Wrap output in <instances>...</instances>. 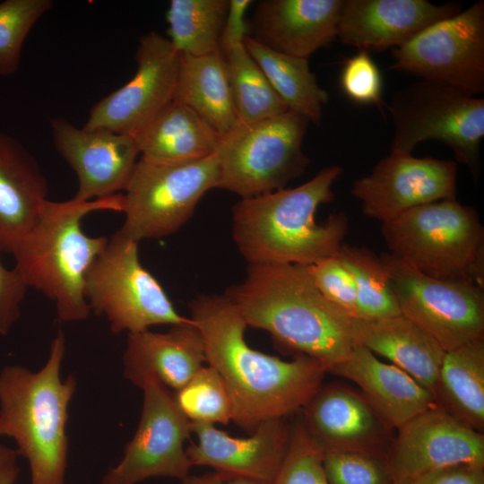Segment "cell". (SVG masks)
I'll list each match as a JSON object with an SVG mask.
<instances>
[{"instance_id":"6da1fadb","label":"cell","mask_w":484,"mask_h":484,"mask_svg":"<svg viewBox=\"0 0 484 484\" xmlns=\"http://www.w3.org/2000/svg\"><path fill=\"white\" fill-rule=\"evenodd\" d=\"M191 319L203 341L205 361L223 379L233 419L250 434L262 422L302 410L322 386L326 369L315 359L296 354L285 361L251 348L247 324L224 295L200 294L189 304Z\"/></svg>"},{"instance_id":"7a4b0ae2","label":"cell","mask_w":484,"mask_h":484,"mask_svg":"<svg viewBox=\"0 0 484 484\" xmlns=\"http://www.w3.org/2000/svg\"><path fill=\"white\" fill-rule=\"evenodd\" d=\"M223 295L247 326L264 330L284 348L315 359L326 372L355 345L351 317L320 292L307 265L250 264L244 280Z\"/></svg>"},{"instance_id":"3957f363","label":"cell","mask_w":484,"mask_h":484,"mask_svg":"<svg viewBox=\"0 0 484 484\" xmlns=\"http://www.w3.org/2000/svg\"><path fill=\"white\" fill-rule=\"evenodd\" d=\"M340 166L322 169L306 183L241 198L232 208V237L250 264L311 265L337 256L348 231L344 212L318 224L321 204L333 201V186Z\"/></svg>"},{"instance_id":"277c9868","label":"cell","mask_w":484,"mask_h":484,"mask_svg":"<svg viewBox=\"0 0 484 484\" xmlns=\"http://www.w3.org/2000/svg\"><path fill=\"white\" fill-rule=\"evenodd\" d=\"M123 194L82 202L46 200L30 229L11 247L14 268L29 288L55 302L64 322L86 320L91 313L84 296L86 274L108 238L90 237L82 229L93 212H122Z\"/></svg>"},{"instance_id":"5b68a950","label":"cell","mask_w":484,"mask_h":484,"mask_svg":"<svg viewBox=\"0 0 484 484\" xmlns=\"http://www.w3.org/2000/svg\"><path fill=\"white\" fill-rule=\"evenodd\" d=\"M65 353L61 330L38 371L5 366L0 371V436L14 439L29 462L30 484H65L68 457L66 423L76 378L62 380Z\"/></svg>"},{"instance_id":"8992f818","label":"cell","mask_w":484,"mask_h":484,"mask_svg":"<svg viewBox=\"0 0 484 484\" xmlns=\"http://www.w3.org/2000/svg\"><path fill=\"white\" fill-rule=\"evenodd\" d=\"M390 255L428 277L484 287V228L475 208L446 199L382 223Z\"/></svg>"},{"instance_id":"52a82bcc","label":"cell","mask_w":484,"mask_h":484,"mask_svg":"<svg viewBox=\"0 0 484 484\" xmlns=\"http://www.w3.org/2000/svg\"><path fill=\"white\" fill-rule=\"evenodd\" d=\"M308 124L291 110L254 124L238 121L219 137L215 152L220 168L218 188L241 198L285 188L309 164L302 150Z\"/></svg>"},{"instance_id":"ba28073f","label":"cell","mask_w":484,"mask_h":484,"mask_svg":"<svg viewBox=\"0 0 484 484\" xmlns=\"http://www.w3.org/2000/svg\"><path fill=\"white\" fill-rule=\"evenodd\" d=\"M388 109L393 124L392 152L411 153L419 143L439 141L478 181L484 137L483 98L419 80L395 91Z\"/></svg>"},{"instance_id":"9c48e42d","label":"cell","mask_w":484,"mask_h":484,"mask_svg":"<svg viewBox=\"0 0 484 484\" xmlns=\"http://www.w3.org/2000/svg\"><path fill=\"white\" fill-rule=\"evenodd\" d=\"M219 180L215 154L183 163L140 157L123 194L125 220L118 232L137 243L174 234Z\"/></svg>"},{"instance_id":"30bf717a","label":"cell","mask_w":484,"mask_h":484,"mask_svg":"<svg viewBox=\"0 0 484 484\" xmlns=\"http://www.w3.org/2000/svg\"><path fill=\"white\" fill-rule=\"evenodd\" d=\"M137 242L118 231L90 267L84 296L91 311L105 315L115 333L186 322L157 279L143 266Z\"/></svg>"},{"instance_id":"8fae6325","label":"cell","mask_w":484,"mask_h":484,"mask_svg":"<svg viewBox=\"0 0 484 484\" xmlns=\"http://www.w3.org/2000/svg\"><path fill=\"white\" fill-rule=\"evenodd\" d=\"M390 69L477 96L484 91V2L440 20L392 49Z\"/></svg>"},{"instance_id":"7c38bea8","label":"cell","mask_w":484,"mask_h":484,"mask_svg":"<svg viewBox=\"0 0 484 484\" xmlns=\"http://www.w3.org/2000/svg\"><path fill=\"white\" fill-rule=\"evenodd\" d=\"M400 312L445 351L484 338V287L424 275L390 254L380 255Z\"/></svg>"},{"instance_id":"4fadbf2b","label":"cell","mask_w":484,"mask_h":484,"mask_svg":"<svg viewBox=\"0 0 484 484\" xmlns=\"http://www.w3.org/2000/svg\"><path fill=\"white\" fill-rule=\"evenodd\" d=\"M141 389L143 403L136 431L121 461L100 484H137L154 477L182 480L193 467L185 448L191 421L177 406L174 393L155 379L147 380Z\"/></svg>"},{"instance_id":"5bb4252c","label":"cell","mask_w":484,"mask_h":484,"mask_svg":"<svg viewBox=\"0 0 484 484\" xmlns=\"http://www.w3.org/2000/svg\"><path fill=\"white\" fill-rule=\"evenodd\" d=\"M135 60L132 79L95 103L82 128L133 135L173 101L180 54L168 38L156 31L141 37Z\"/></svg>"},{"instance_id":"9a60e30c","label":"cell","mask_w":484,"mask_h":484,"mask_svg":"<svg viewBox=\"0 0 484 484\" xmlns=\"http://www.w3.org/2000/svg\"><path fill=\"white\" fill-rule=\"evenodd\" d=\"M456 177L454 161L391 151L353 182L350 193L366 216L383 223L423 204L456 199Z\"/></svg>"},{"instance_id":"2e32d148","label":"cell","mask_w":484,"mask_h":484,"mask_svg":"<svg viewBox=\"0 0 484 484\" xmlns=\"http://www.w3.org/2000/svg\"><path fill=\"white\" fill-rule=\"evenodd\" d=\"M386 457L404 480L454 464L484 465V434L435 404L397 428Z\"/></svg>"},{"instance_id":"e0dca14e","label":"cell","mask_w":484,"mask_h":484,"mask_svg":"<svg viewBox=\"0 0 484 484\" xmlns=\"http://www.w3.org/2000/svg\"><path fill=\"white\" fill-rule=\"evenodd\" d=\"M56 150L78 178L73 199L88 202L125 191L140 155L132 134L79 128L65 117L49 120Z\"/></svg>"},{"instance_id":"ac0fdd59","label":"cell","mask_w":484,"mask_h":484,"mask_svg":"<svg viewBox=\"0 0 484 484\" xmlns=\"http://www.w3.org/2000/svg\"><path fill=\"white\" fill-rule=\"evenodd\" d=\"M291 425L287 418L260 423L248 437H234L212 424L191 422L196 443L186 453L192 466L247 480L272 484L284 462L290 441Z\"/></svg>"},{"instance_id":"d6986e66","label":"cell","mask_w":484,"mask_h":484,"mask_svg":"<svg viewBox=\"0 0 484 484\" xmlns=\"http://www.w3.org/2000/svg\"><path fill=\"white\" fill-rule=\"evenodd\" d=\"M461 11V4L426 0H343L336 39L361 51L381 52Z\"/></svg>"},{"instance_id":"ffe728a7","label":"cell","mask_w":484,"mask_h":484,"mask_svg":"<svg viewBox=\"0 0 484 484\" xmlns=\"http://www.w3.org/2000/svg\"><path fill=\"white\" fill-rule=\"evenodd\" d=\"M343 0H264L249 22L251 37L281 53L307 58L336 39Z\"/></svg>"},{"instance_id":"44dd1931","label":"cell","mask_w":484,"mask_h":484,"mask_svg":"<svg viewBox=\"0 0 484 484\" xmlns=\"http://www.w3.org/2000/svg\"><path fill=\"white\" fill-rule=\"evenodd\" d=\"M205 361L201 333L189 317L165 333L149 329L128 333L123 354L124 377L142 388L155 379L175 391L185 385Z\"/></svg>"},{"instance_id":"7402d4cb","label":"cell","mask_w":484,"mask_h":484,"mask_svg":"<svg viewBox=\"0 0 484 484\" xmlns=\"http://www.w3.org/2000/svg\"><path fill=\"white\" fill-rule=\"evenodd\" d=\"M302 411L304 425L324 449L386 453L392 428L362 393L340 385L321 386Z\"/></svg>"},{"instance_id":"603a6c76","label":"cell","mask_w":484,"mask_h":484,"mask_svg":"<svg viewBox=\"0 0 484 484\" xmlns=\"http://www.w3.org/2000/svg\"><path fill=\"white\" fill-rule=\"evenodd\" d=\"M329 373L355 383L390 428L397 429L436 404L432 393L413 377L359 345Z\"/></svg>"},{"instance_id":"cb8c5ba5","label":"cell","mask_w":484,"mask_h":484,"mask_svg":"<svg viewBox=\"0 0 484 484\" xmlns=\"http://www.w3.org/2000/svg\"><path fill=\"white\" fill-rule=\"evenodd\" d=\"M351 335L355 345L386 358L433 394L445 351L408 317L351 318Z\"/></svg>"},{"instance_id":"d4e9b609","label":"cell","mask_w":484,"mask_h":484,"mask_svg":"<svg viewBox=\"0 0 484 484\" xmlns=\"http://www.w3.org/2000/svg\"><path fill=\"white\" fill-rule=\"evenodd\" d=\"M48 180L30 152L0 133V246L9 253L48 200Z\"/></svg>"},{"instance_id":"484cf974","label":"cell","mask_w":484,"mask_h":484,"mask_svg":"<svg viewBox=\"0 0 484 484\" xmlns=\"http://www.w3.org/2000/svg\"><path fill=\"white\" fill-rule=\"evenodd\" d=\"M141 157L162 163H183L216 152L219 135L189 108L172 101L133 134Z\"/></svg>"},{"instance_id":"4316f807","label":"cell","mask_w":484,"mask_h":484,"mask_svg":"<svg viewBox=\"0 0 484 484\" xmlns=\"http://www.w3.org/2000/svg\"><path fill=\"white\" fill-rule=\"evenodd\" d=\"M173 101L193 110L219 136L238 123L227 68L220 50L201 56L180 55Z\"/></svg>"},{"instance_id":"83f0119b","label":"cell","mask_w":484,"mask_h":484,"mask_svg":"<svg viewBox=\"0 0 484 484\" xmlns=\"http://www.w3.org/2000/svg\"><path fill=\"white\" fill-rule=\"evenodd\" d=\"M435 403L475 430H484V338L445 351Z\"/></svg>"},{"instance_id":"f1b7e54d","label":"cell","mask_w":484,"mask_h":484,"mask_svg":"<svg viewBox=\"0 0 484 484\" xmlns=\"http://www.w3.org/2000/svg\"><path fill=\"white\" fill-rule=\"evenodd\" d=\"M244 42L289 110L319 125L329 96L311 72L308 59L272 50L249 36Z\"/></svg>"},{"instance_id":"f546056e","label":"cell","mask_w":484,"mask_h":484,"mask_svg":"<svg viewBox=\"0 0 484 484\" xmlns=\"http://www.w3.org/2000/svg\"><path fill=\"white\" fill-rule=\"evenodd\" d=\"M220 51L224 57L239 123H257L289 110L249 54L245 42Z\"/></svg>"},{"instance_id":"4dcf8cb0","label":"cell","mask_w":484,"mask_h":484,"mask_svg":"<svg viewBox=\"0 0 484 484\" xmlns=\"http://www.w3.org/2000/svg\"><path fill=\"white\" fill-rule=\"evenodd\" d=\"M229 0H172L166 12L168 39L180 55L219 50Z\"/></svg>"},{"instance_id":"1f68e13d","label":"cell","mask_w":484,"mask_h":484,"mask_svg":"<svg viewBox=\"0 0 484 484\" xmlns=\"http://www.w3.org/2000/svg\"><path fill=\"white\" fill-rule=\"evenodd\" d=\"M338 258L351 273L357 290L359 319L372 320L401 314L389 271L365 247L342 244Z\"/></svg>"},{"instance_id":"d6a6232c","label":"cell","mask_w":484,"mask_h":484,"mask_svg":"<svg viewBox=\"0 0 484 484\" xmlns=\"http://www.w3.org/2000/svg\"><path fill=\"white\" fill-rule=\"evenodd\" d=\"M175 401L191 422L228 424L233 419V405L220 374L211 366L202 367L178 390Z\"/></svg>"},{"instance_id":"836d02e7","label":"cell","mask_w":484,"mask_h":484,"mask_svg":"<svg viewBox=\"0 0 484 484\" xmlns=\"http://www.w3.org/2000/svg\"><path fill=\"white\" fill-rule=\"evenodd\" d=\"M53 6L51 0L0 3V75L17 72L23 43L37 22Z\"/></svg>"},{"instance_id":"e575fe53","label":"cell","mask_w":484,"mask_h":484,"mask_svg":"<svg viewBox=\"0 0 484 484\" xmlns=\"http://www.w3.org/2000/svg\"><path fill=\"white\" fill-rule=\"evenodd\" d=\"M329 484H395L386 453L362 449H324Z\"/></svg>"},{"instance_id":"d590c367","label":"cell","mask_w":484,"mask_h":484,"mask_svg":"<svg viewBox=\"0 0 484 484\" xmlns=\"http://www.w3.org/2000/svg\"><path fill=\"white\" fill-rule=\"evenodd\" d=\"M323 458V446L300 418L291 425L288 453L272 484H329Z\"/></svg>"},{"instance_id":"8d00e7d4","label":"cell","mask_w":484,"mask_h":484,"mask_svg":"<svg viewBox=\"0 0 484 484\" xmlns=\"http://www.w3.org/2000/svg\"><path fill=\"white\" fill-rule=\"evenodd\" d=\"M320 292L351 318L358 317V298L353 277L338 256L307 265Z\"/></svg>"},{"instance_id":"74e56055","label":"cell","mask_w":484,"mask_h":484,"mask_svg":"<svg viewBox=\"0 0 484 484\" xmlns=\"http://www.w3.org/2000/svg\"><path fill=\"white\" fill-rule=\"evenodd\" d=\"M344 93L359 104H382V76L369 53L359 50L348 58L341 69Z\"/></svg>"},{"instance_id":"f35d334b","label":"cell","mask_w":484,"mask_h":484,"mask_svg":"<svg viewBox=\"0 0 484 484\" xmlns=\"http://www.w3.org/2000/svg\"><path fill=\"white\" fill-rule=\"evenodd\" d=\"M0 246V335H6L21 316V304L29 287L17 269L3 264Z\"/></svg>"},{"instance_id":"ab89813d","label":"cell","mask_w":484,"mask_h":484,"mask_svg":"<svg viewBox=\"0 0 484 484\" xmlns=\"http://www.w3.org/2000/svg\"><path fill=\"white\" fill-rule=\"evenodd\" d=\"M407 484H484V465H450L413 477Z\"/></svg>"},{"instance_id":"60d3db41","label":"cell","mask_w":484,"mask_h":484,"mask_svg":"<svg viewBox=\"0 0 484 484\" xmlns=\"http://www.w3.org/2000/svg\"><path fill=\"white\" fill-rule=\"evenodd\" d=\"M252 3L251 0H229V9L220 39L219 50L244 42L249 36L250 27L246 20V12Z\"/></svg>"},{"instance_id":"b9f144b4","label":"cell","mask_w":484,"mask_h":484,"mask_svg":"<svg viewBox=\"0 0 484 484\" xmlns=\"http://www.w3.org/2000/svg\"><path fill=\"white\" fill-rule=\"evenodd\" d=\"M180 481L181 484H264L216 471L199 476L188 474Z\"/></svg>"},{"instance_id":"7bdbcfd3","label":"cell","mask_w":484,"mask_h":484,"mask_svg":"<svg viewBox=\"0 0 484 484\" xmlns=\"http://www.w3.org/2000/svg\"><path fill=\"white\" fill-rule=\"evenodd\" d=\"M17 451L6 446L0 451V484H14L20 474L16 462Z\"/></svg>"},{"instance_id":"ee69618b","label":"cell","mask_w":484,"mask_h":484,"mask_svg":"<svg viewBox=\"0 0 484 484\" xmlns=\"http://www.w3.org/2000/svg\"><path fill=\"white\" fill-rule=\"evenodd\" d=\"M395 484H407V480H397Z\"/></svg>"},{"instance_id":"f6af8a7d","label":"cell","mask_w":484,"mask_h":484,"mask_svg":"<svg viewBox=\"0 0 484 484\" xmlns=\"http://www.w3.org/2000/svg\"><path fill=\"white\" fill-rule=\"evenodd\" d=\"M4 448V445H0V451Z\"/></svg>"}]
</instances>
